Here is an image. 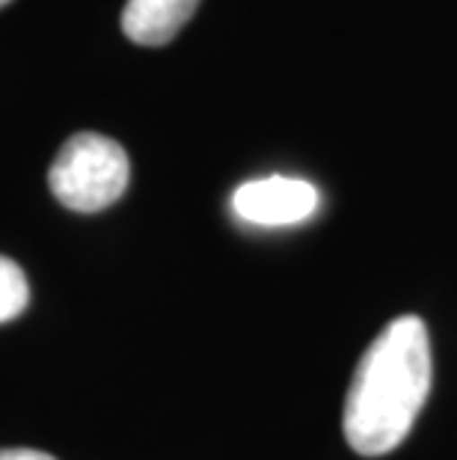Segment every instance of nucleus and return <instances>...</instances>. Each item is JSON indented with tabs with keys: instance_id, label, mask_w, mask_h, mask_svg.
<instances>
[{
	"instance_id": "20e7f679",
	"label": "nucleus",
	"mask_w": 457,
	"mask_h": 460,
	"mask_svg": "<svg viewBox=\"0 0 457 460\" xmlns=\"http://www.w3.org/2000/svg\"><path fill=\"white\" fill-rule=\"evenodd\" d=\"M199 0H128L122 13V33L145 48H161L179 36L197 15Z\"/></svg>"
},
{
	"instance_id": "f257e3e1",
	"label": "nucleus",
	"mask_w": 457,
	"mask_h": 460,
	"mask_svg": "<svg viewBox=\"0 0 457 460\" xmlns=\"http://www.w3.org/2000/svg\"><path fill=\"white\" fill-rule=\"evenodd\" d=\"M431 339L419 315H401L356 362L342 430L363 457H383L404 443L431 395Z\"/></svg>"
},
{
	"instance_id": "423d86ee",
	"label": "nucleus",
	"mask_w": 457,
	"mask_h": 460,
	"mask_svg": "<svg viewBox=\"0 0 457 460\" xmlns=\"http://www.w3.org/2000/svg\"><path fill=\"white\" fill-rule=\"evenodd\" d=\"M0 460H57L45 452H33V448H4Z\"/></svg>"
},
{
	"instance_id": "39448f33",
	"label": "nucleus",
	"mask_w": 457,
	"mask_h": 460,
	"mask_svg": "<svg viewBox=\"0 0 457 460\" xmlns=\"http://www.w3.org/2000/svg\"><path fill=\"white\" fill-rule=\"evenodd\" d=\"M31 303V286L13 259L0 256V324L18 318Z\"/></svg>"
},
{
	"instance_id": "7ed1b4c3",
	"label": "nucleus",
	"mask_w": 457,
	"mask_h": 460,
	"mask_svg": "<svg viewBox=\"0 0 457 460\" xmlns=\"http://www.w3.org/2000/svg\"><path fill=\"white\" fill-rule=\"evenodd\" d=\"M321 193L315 184L288 175H270L241 184L232 197V208L252 226H294L318 211Z\"/></svg>"
},
{
	"instance_id": "f03ea898",
	"label": "nucleus",
	"mask_w": 457,
	"mask_h": 460,
	"mask_svg": "<svg viewBox=\"0 0 457 460\" xmlns=\"http://www.w3.org/2000/svg\"><path fill=\"white\" fill-rule=\"evenodd\" d=\"M131 164L116 140L81 131L63 143L48 172L54 197L77 214H95L122 199L128 188Z\"/></svg>"
},
{
	"instance_id": "0eeeda50",
	"label": "nucleus",
	"mask_w": 457,
	"mask_h": 460,
	"mask_svg": "<svg viewBox=\"0 0 457 460\" xmlns=\"http://www.w3.org/2000/svg\"><path fill=\"white\" fill-rule=\"evenodd\" d=\"M6 4H13V0H0V9H4Z\"/></svg>"
}]
</instances>
